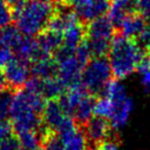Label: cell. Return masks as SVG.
Wrapping results in <instances>:
<instances>
[{
	"label": "cell",
	"instance_id": "obj_9",
	"mask_svg": "<svg viewBox=\"0 0 150 150\" xmlns=\"http://www.w3.org/2000/svg\"><path fill=\"white\" fill-rule=\"evenodd\" d=\"M111 0H64L62 5L69 7L84 24L105 16Z\"/></svg>",
	"mask_w": 150,
	"mask_h": 150
},
{
	"label": "cell",
	"instance_id": "obj_13",
	"mask_svg": "<svg viewBox=\"0 0 150 150\" xmlns=\"http://www.w3.org/2000/svg\"><path fill=\"white\" fill-rule=\"evenodd\" d=\"M58 135L64 143L65 150H90L86 134L75 120L61 129Z\"/></svg>",
	"mask_w": 150,
	"mask_h": 150
},
{
	"label": "cell",
	"instance_id": "obj_11",
	"mask_svg": "<svg viewBox=\"0 0 150 150\" xmlns=\"http://www.w3.org/2000/svg\"><path fill=\"white\" fill-rule=\"evenodd\" d=\"M3 72L7 86L16 91L25 88L32 77L30 64L17 56H13L3 66Z\"/></svg>",
	"mask_w": 150,
	"mask_h": 150
},
{
	"label": "cell",
	"instance_id": "obj_17",
	"mask_svg": "<svg viewBox=\"0 0 150 150\" xmlns=\"http://www.w3.org/2000/svg\"><path fill=\"white\" fill-rule=\"evenodd\" d=\"M24 36L16 25L9 24L0 28V48H7L15 52Z\"/></svg>",
	"mask_w": 150,
	"mask_h": 150
},
{
	"label": "cell",
	"instance_id": "obj_26",
	"mask_svg": "<svg viewBox=\"0 0 150 150\" xmlns=\"http://www.w3.org/2000/svg\"><path fill=\"white\" fill-rule=\"evenodd\" d=\"M5 3L7 4V6L9 7V9L13 13V17L25 5V3L28 0H4Z\"/></svg>",
	"mask_w": 150,
	"mask_h": 150
},
{
	"label": "cell",
	"instance_id": "obj_16",
	"mask_svg": "<svg viewBox=\"0 0 150 150\" xmlns=\"http://www.w3.org/2000/svg\"><path fill=\"white\" fill-rule=\"evenodd\" d=\"M57 61L54 57H47L35 61L31 64L32 77L36 78H48L57 76Z\"/></svg>",
	"mask_w": 150,
	"mask_h": 150
},
{
	"label": "cell",
	"instance_id": "obj_6",
	"mask_svg": "<svg viewBox=\"0 0 150 150\" xmlns=\"http://www.w3.org/2000/svg\"><path fill=\"white\" fill-rule=\"evenodd\" d=\"M59 100L80 127L94 115L97 98L92 96L82 84L67 90Z\"/></svg>",
	"mask_w": 150,
	"mask_h": 150
},
{
	"label": "cell",
	"instance_id": "obj_3",
	"mask_svg": "<svg viewBox=\"0 0 150 150\" xmlns=\"http://www.w3.org/2000/svg\"><path fill=\"white\" fill-rule=\"evenodd\" d=\"M9 118L16 134L26 131H37L42 134L41 113L32 104L24 88L16 92Z\"/></svg>",
	"mask_w": 150,
	"mask_h": 150
},
{
	"label": "cell",
	"instance_id": "obj_8",
	"mask_svg": "<svg viewBox=\"0 0 150 150\" xmlns=\"http://www.w3.org/2000/svg\"><path fill=\"white\" fill-rule=\"evenodd\" d=\"M54 57L58 66L57 77L67 90L82 84L81 77L86 65L80 62L75 52H64L58 50Z\"/></svg>",
	"mask_w": 150,
	"mask_h": 150
},
{
	"label": "cell",
	"instance_id": "obj_19",
	"mask_svg": "<svg viewBox=\"0 0 150 150\" xmlns=\"http://www.w3.org/2000/svg\"><path fill=\"white\" fill-rule=\"evenodd\" d=\"M16 92L17 91L9 86L0 91V121L8 120V118L11 117V106H13Z\"/></svg>",
	"mask_w": 150,
	"mask_h": 150
},
{
	"label": "cell",
	"instance_id": "obj_1",
	"mask_svg": "<svg viewBox=\"0 0 150 150\" xmlns=\"http://www.w3.org/2000/svg\"><path fill=\"white\" fill-rule=\"evenodd\" d=\"M145 52L137 40L115 32L107 56L113 78L120 80L138 70Z\"/></svg>",
	"mask_w": 150,
	"mask_h": 150
},
{
	"label": "cell",
	"instance_id": "obj_7",
	"mask_svg": "<svg viewBox=\"0 0 150 150\" xmlns=\"http://www.w3.org/2000/svg\"><path fill=\"white\" fill-rule=\"evenodd\" d=\"M104 96L110 100L112 105L109 121L113 131H118L127 125L134 108L133 101L129 98L125 88L118 79L109 82Z\"/></svg>",
	"mask_w": 150,
	"mask_h": 150
},
{
	"label": "cell",
	"instance_id": "obj_2",
	"mask_svg": "<svg viewBox=\"0 0 150 150\" xmlns=\"http://www.w3.org/2000/svg\"><path fill=\"white\" fill-rule=\"evenodd\" d=\"M58 6L52 0H28L13 16L16 26L23 35L37 37L47 29Z\"/></svg>",
	"mask_w": 150,
	"mask_h": 150
},
{
	"label": "cell",
	"instance_id": "obj_30",
	"mask_svg": "<svg viewBox=\"0 0 150 150\" xmlns=\"http://www.w3.org/2000/svg\"><path fill=\"white\" fill-rule=\"evenodd\" d=\"M36 150H43V148H42V147H40V148H38V149H36Z\"/></svg>",
	"mask_w": 150,
	"mask_h": 150
},
{
	"label": "cell",
	"instance_id": "obj_24",
	"mask_svg": "<svg viewBox=\"0 0 150 150\" xmlns=\"http://www.w3.org/2000/svg\"><path fill=\"white\" fill-rule=\"evenodd\" d=\"M137 11L145 18L146 21L150 22V0H137Z\"/></svg>",
	"mask_w": 150,
	"mask_h": 150
},
{
	"label": "cell",
	"instance_id": "obj_21",
	"mask_svg": "<svg viewBox=\"0 0 150 150\" xmlns=\"http://www.w3.org/2000/svg\"><path fill=\"white\" fill-rule=\"evenodd\" d=\"M111 112H112V105L111 102L106 96L100 97L96 100L94 108V115L104 118H110Z\"/></svg>",
	"mask_w": 150,
	"mask_h": 150
},
{
	"label": "cell",
	"instance_id": "obj_4",
	"mask_svg": "<svg viewBox=\"0 0 150 150\" xmlns=\"http://www.w3.org/2000/svg\"><path fill=\"white\" fill-rule=\"evenodd\" d=\"M115 32L116 30L107 16L97 18L94 21L86 24L84 42L92 58L108 56Z\"/></svg>",
	"mask_w": 150,
	"mask_h": 150
},
{
	"label": "cell",
	"instance_id": "obj_5",
	"mask_svg": "<svg viewBox=\"0 0 150 150\" xmlns=\"http://www.w3.org/2000/svg\"><path fill=\"white\" fill-rule=\"evenodd\" d=\"M113 77L108 57L92 58L82 72L81 83L95 98L103 97Z\"/></svg>",
	"mask_w": 150,
	"mask_h": 150
},
{
	"label": "cell",
	"instance_id": "obj_27",
	"mask_svg": "<svg viewBox=\"0 0 150 150\" xmlns=\"http://www.w3.org/2000/svg\"><path fill=\"white\" fill-rule=\"evenodd\" d=\"M15 56L11 50L7 48H0V67L4 66L13 57Z\"/></svg>",
	"mask_w": 150,
	"mask_h": 150
},
{
	"label": "cell",
	"instance_id": "obj_25",
	"mask_svg": "<svg viewBox=\"0 0 150 150\" xmlns=\"http://www.w3.org/2000/svg\"><path fill=\"white\" fill-rule=\"evenodd\" d=\"M13 134H15V131H13L11 120L0 121V141L6 139L7 137L11 136Z\"/></svg>",
	"mask_w": 150,
	"mask_h": 150
},
{
	"label": "cell",
	"instance_id": "obj_22",
	"mask_svg": "<svg viewBox=\"0 0 150 150\" xmlns=\"http://www.w3.org/2000/svg\"><path fill=\"white\" fill-rule=\"evenodd\" d=\"M11 20H13L11 11L4 0H0V28L9 25Z\"/></svg>",
	"mask_w": 150,
	"mask_h": 150
},
{
	"label": "cell",
	"instance_id": "obj_10",
	"mask_svg": "<svg viewBox=\"0 0 150 150\" xmlns=\"http://www.w3.org/2000/svg\"><path fill=\"white\" fill-rule=\"evenodd\" d=\"M43 129L59 134L61 129L74 121L59 99L47 100L41 114Z\"/></svg>",
	"mask_w": 150,
	"mask_h": 150
},
{
	"label": "cell",
	"instance_id": "obj_15",
	"mask_svg": "<svg viewBox=\"0 0 150 150\" xmlns=\"http://www.w3.org/2000/svg\"><path fill=\"white\" fill-rule=\"evenodd\" d=\"M148 25L149 23L146 21L145 18H143L137 11L125 18V21L121 23L120 27L116 30V32L127 38L137 40L143 34Z\"/></svg>",
	"mask_w": 150,
	"mask_h": 150
},
{
	"label": "cell",
	"instance_id": "obj_28",
	"mask_svg": "<svg viewBox=\"0 0 150 150\" xmlns=\"http://www.w3.org/2000/svg\"><path fill=\"white\" fill-rule=\"evenodd\" d=\"M7 82L6 79H5V76H4V72L1 68H0V91L4 90L5 88H7Z\"/></svg>",
	"mask_w": 150,
	"mask_h": 150
},
{
	"label": "cell",
	"instance_id": "obj_29",
	"mask_svg": "<svg viewBox=\"0 0 150 150\" xmlns=\"http://www.w3.org/2000/svg\"><path fill=\"white\" fill-rule=\"evenodd\" d=\"M144 61L146 62V64L148 65V66L150 67V50H147V52H145V57H144Z\"/></svg>",
	"mask_w": 150,
	"mask_h": 150
},
{
	"label": "cell",
	"instance_id": "obj_31",
	"mask_svg": "<svg viewBox=\"0 0 150 150\" xmlns=\"http://www.w3.org/2000/svg\"><path fill=\"white\" fill-rule=\"evenodd\" d=\"M90 150H94V149H92V148H90Z\"/></svg>",
	"mask_w": 150,
	"mask_h": 150
},
{
	"label": "cell",
	"instance_id": "obj_18",
	"mask_svg": "<svg viewBox=\"0 0 150 150\" xmlns=\"http://www.w3.org/2000/svg\"><path fill=\"white\" fill-rule=\"evenodd\" d=\"M23 150H36L41 147L42 135L41 132L26 131L17 134Z\"/></svg>",
	"mask_w": 150,
	"mask_h": 150
},
{
	"label": "cell",
	"instance_id": "obj_20",
	"mask_svg": "<svg viewBox=\"0 0 150 150\" xmlns=\"http://www.w3.org/2000/svg\"><path fill=\"white\" fill-rule=\"evenodd\" d=\"M43 150H65L62 139L57 133L47 129H42V144Z\"/></svg>",
	"mask_w": 150,
	"mask_h": 150
},
{
	"label": "cell",
	"instance_id": "obj_14",
	"mask_svg": "<svg viewBox=\"0 0 150 150\" xmlns=\"http://www.w3.org/2000/svg\"><path fill=\"white\" fill-rule=\"evenodd\" d=\"M134 13H137V0H111L107 17L117 30L125 18Z\"/></svg>",
	"mask_w": 150,
	"mask_h": 150
},
{
	"label": "cell",
	"instance_id": "obj_12",
	"mask_svg": "<svg viewBox=\"0 0 150 150\" xmlns=\"http://www.w3.org/2000/svg\"><path fill=\"white\" fill-rule=\"evenodd\" d=\"M81 127L88 143H92L94 146L103 140L111 137L112 127L109 119L104 117L93 115Z\"/></svg>",
	"mask_w": 150,
	"mask_h": 150
},
{
	"label": "cell",
	"instance_id": "obj_23",
	"mask_svg": "<svg viewBox=\"0 0 150 150\" xmlns=\"http://www.w3.org/2000/svg\"><path fill=\"white\" fill-rule=\"evenodd\" d=\"M119 141L116 137H109L108 139H105L95 145L94 150H120Z\"/></svg>",
	"mask_w": 150,
	"mask_h": 150
}]
</instances>
